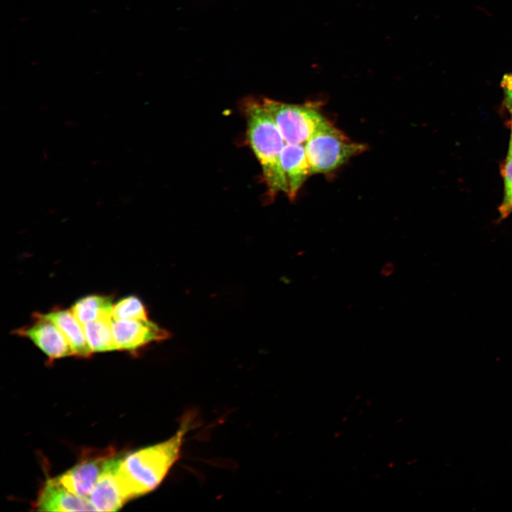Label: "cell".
<instances>
[{
    "label": "cell",
    "mask_w": 512,
    "mask_h": 512,
    "mask_svg": "<svg viewBox=\"0 0 512 512\" xmlns=\"http://www.w3.org/2000/svg\"><path fill=\"white\" fill-rule=\"evenodd\" d=\"M262 102L287 144H304L329 122L313 103L289 104L269 98Z\"/></svg>",
    "instance_id": "obj_4"
},
{
    "label": "cell",
    "mask_w": 512,
    "mask_h": 512,
    "mask_svg": "<svg viewBox=\"0 0 512 512\" xmlns=\"http://www.w3.org/2000/svg\"><path fill=\"white\" fill-rule=\"evenodd\" d=\"M191 422L188 415L168 439L123 456L118 475L129 500L153 491L161 483L180 457Z\"/></svg>",
    "instance_id": "obj_1"
},
{
    "label": "cell",
    "mask_w": 512,
    "mask_h": 512,
    "mask_svg": "<svg viewBox=\"0 0 512 512\" xmlns=\"http://www.w3.org/2000/svg\"><path fill=\"white\" fill-rule=\"evenodd\" d=\"M280 162L288 187L287 196L294 200L308 177L312 174L304 144L286 143Z\"/></svg>",
    "instance_id": "obj_10"
},
{
    "label": "cell",
    "mask_w": 512,
    "mask_h": 512,
    "mask_svg": "<svg viewBox=\"0 0 512 512\" xmlns=\"http://www.w3.org/2000/svg\"><path fill=\"white\" fill-rule=\"evenodd\" d=\"M504 195L498 208L500 219L512 214V155H508L503 169Z\"/></svg>",
    "instance_id": "obj_15"
},
{
    "label": "cell",
    "mask_w": 512,
    "mask_h": 512,
    "mask_svg": "<svg viewBox=\"0 0 512 512\" xmlns=\"http://www.w3.org/2000/svg\"><path fill=\"white\" fill-rule=\"evenodd\" d=\"M34 315L54 322L70 343L75 356L89 357L92 353L83 326L71 309H55L48 313H35Z\"/></svg>",
    "instance_id": "obj_11"
},
{
    "label": "cell",
    "mask_w": 512,
    "mask_h": 512,
    "mask_svg": "<svg viewBox=\"0 0 512 512\" xmlns=\"http://www.w3.org/2000/svg\"><path fill=\"white\" fill-rule=\"evenodd\" d=\"M501 85L503 90L506 105L512 114V72L503 75Z\"/></svg>",
    "instance_id": "obj_16"
},
{
    "label": "cell",
    "mask_w": 512,
    "mask_h": 512,
    "mask_svg": "<svg viewBox=\"0 0 512 512\" xmlns=\"http://www.w3.org/2000/svg\"><path fill=\"white\" fill-rule=\"evenodd\" d=\"M247 122V137L261 168L267 194L271 198L280 192L288 193L280 156L286 142L272 116L263 105L254 98L242 103Z\"/></svg>",
    "instance_id": "obj_2"
},
{
    "label": "cell",
    "mask_w": 512,
    "mask_h": 512,
    "mask_svg": "<svg viewBox=\"0 0 512 512\" xmlns=\"http://www.w3.org/2000/svg\"><path fill=\"white\" fill-rule=\"evenodd\" d=\"M114 319H147L148 314L143 302L135 296L124 297L113 304Z\"/></svg>",
    "instance_id": "obj_14"
},
{
    "label": "cell",
    "mask_w": 512,
    "mask_h": 512,
    "mask_svg": "<svg viewBox=\"0 0 512 512\" xmlns=\"http://www.w3.org/2000/svg\"><path fill=\"white\" fill-rule=\"evenodd\" d=\"M123 456L112 455L89 499L97 511H117L129 501L118 475Z\"/></svg>",
    "instance_id": "obj_7"
},
{
    "label": "cell",
    "mask_w": 512,
    "mask_h": 512,
    "mask_svg": "<svg viewBox=\"0 0 512 512\" xmlns=\"http://www.w3.org/2000/svg\"><path fill=\"white\" fill-rule=\"evenodd\" d=\"M112 455L108 453L86 459L53 479L70 492L89 498Z\"/></svg>",
    "instance_id": "obj_8"
},
{
    "label": "cell",
    "mask_w": 512,
    "mask_h": 512,
    "mask_svg": "<svg viewBox=\"0 0 512 512\" xmlns=\"http://www.w3.org/2000/svg\"><path fill=\"white\" fill-rule=\"evenodd\" d=\"M312 174H326L363 152V144L351 141L329 121L304 144Z\"/></svg>",
    "instance_id": "obj_3"
},
{
    "label": "cell",
    "mask_w": 512,
    "mask_h": 512,
    "mask_svg": "<svg viewBox=\"0 0 512 512\" xmlns=\"http://www.w3.org/2000/svg\"><path fill=\"white\" fill-rule=\"evenodd\" d=\"M508 155H512V119H511V139H510V143H509Z\"/></svg>",
    "instance_id": "obj_18"
},
{
    "label": "cell",
    "mask_w": 512,
    "mask_h": 512,
    "mask_svg": "<svg viewBox=\"0 0 512 512\" xmlns=\"http://www.w3.org/2000/svg\"><path fill=\"white\" fill-rule=\"evenodd\" d=\"M38 511H96L89 498L76 495L48 479L34 504Z\"/></svg>",
    "instance_id": "obj_9"
},
{
    "label": "cell",
    "mask_w": 512,
    "mask_h": 512,
    "mask_svg": "<svg viewBox=\"0 0 512 512\" xmlns=\"http://www.w3.org/2000/svg\"><path fill=\"white\" fill-rule=\"evenodd\" d=\"M33 316L31 324L18 329L14 333L31 340L50 359L74 355L70 343L54 322L34 314Z\"/></svg>",
    "instance_id": "obj_6"
},
{
    "label": "cell",
    "mask_w": 512,
    "mask_h": 512,
    "mask_svg": "<svg viewBox=\"0 0 512 512\" xmlns=\"http://www.w3.org/2000/svg\"><path fill=\"white\" fill-rule=\"evenodd\" d=\"M83 329L92 353L118 350L113 337L112 316H103L85 324Z\"/></svg>",
    "instance_id": "obj_13"
},
{
    "label": "cell",
    "mask_w": 512,
    "mask_h": 512,
    "mask_svg": "<svg viewBox=\"0 0 512 512\" xmlns=\"http://www.w3.org/2000/svg\"><path fill=\"white\" fill-rule=\"evenodd\" d=\"M112 299L109 296L92 294L78 299L71 311L83 325L106 316H112Z\"/></svg>",
    "instance_id": "obj_12"
},
{
    "label": "cell",
    "mask_w": 512,
    "mask_h": 512,
    "mask_svg": "<svg viewBox=\"0 0 512 512\" xmlns=\"http://www.w3.org/2000/svg\"><path fill=\"white\" fill-rule=\"evenodd\" d=\"M112 329L118 350L136 351L152 342L167 339L165 329L147 319H114Z\"/></svg>",
    "instance_id": "obj_5"
},
{
    "label": "cell",
    "mask_w": 512,
    "mask_h": 512,
    "mask_svg": "<svg viewBox=\"0 0 512 512\" xmlns=\"http://www.w3.org/2000/svg\"><path fill=\"white\" fill-rule=\"evenodd\" d=\"M395 270V264L393 262H385L380 270V274L383 277H388L393 273Z\"/></svg>",
    "instance_id": "obj_17"
}]
</instances>
